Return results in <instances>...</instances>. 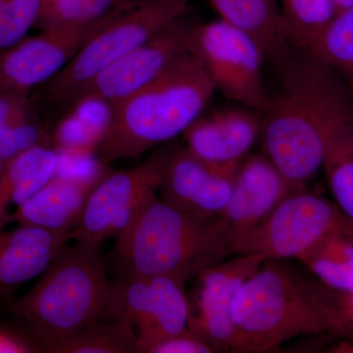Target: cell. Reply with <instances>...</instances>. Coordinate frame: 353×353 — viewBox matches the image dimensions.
Masks as SVG:
<instances>
[{"label": "cell", "instance_id": "cell-1", "mask_svg": "<svg viewBox=\"0 0 353 353\" xmlns=\"http://www.w3.org/2000/svg\"><path fill=\"white\" fill-rule=\"evenodd\" d=\"M299 50L285 62L277 92L260 112V136L264 154L290 181L306 187L322 169L332 130L353 121V95L345 77Z\"/></svg>", "mask_w": 353, "mask_h": 353}, {"label": "cell", "instance_id": "cell-2", "mask_svg": "<svg viewBox=\"0 0 353 353\" xmlns=\"http://www.w3.org/2000/svg\"><path fill=\"white\" fill-rule=\"evenodd\" d=\"M232 254L221 217L206 219L162 201L158 192L141 202L114 248L120 275H170L189 280Z\"/></svg>", "mask_w": 353, "mask_h": 353}, {"label": "cell", "instance_id": "cell-3", "mask_svg": "<svg viewBox=\"0 0 353 353\" xmlns=\"http://www.w3.org/2000/svg\"><path fill=\"white\" fill-rule=\"evenodd\" d=\"M285 261L265 260L239 292L233 320L240 352H274L299 336L347 328L340 303Z\"/></svg>", "mask_w": 353, "mask_h": 353}, {"label": "cell", "instance_id": "cell-4", "mask_svg": "<svg viewBox=\"0 0 353 353\" xmlns=\"http://www.w3.org/2000/svg\"><path fill=\"white\" fill-rule=\"evenodd\" d=\"M215 92L199 60L185 51L152 82L111 106L99 146L101 161L139 157L183 134Z\"/></svg>", "mask_w": 353, "mask_h": 353}, {"label": "cell", "instance_id": "cell-5", "mask_svg": "<svg viewBox=\"0 0 353 353\" xmlns=\"http://www.w3.org/2000/svg\"><path fill=\"white\" fill-rule=\"evenodd\" d=\"M110 285L101 245H65L11 310L28 325L39 350L103 320Z\"/></svg>", "mask_w": 353, "mask_h": 353}, {"label": "cell", "instance_id": "cell-6", "mask_svg": "<svg viewBox=\"0 0 353 353\" xmlns=\"http://www.w3.org/2000/svg\"><path fill=\"white\" fill-rule=\"evenodd\" d=\"M190 0H139L94 32L48 83L52 101L71 103L83 85L188 12Z\"/></svg>", "mask_w": 353, "mask_h": 353}, {"label": "cell", "instance_id": "cell-7", "mask_svg": "<svg viewBox=\"0 0 353 353\" xmlns=\"http://www.w3.org/2000/svg\"><path fill=\"white\" fill-rule=\"evenodd\" d=\"M347 229L353 223L334 202L304 189L285 199L256 226L231 234V252L299 260L325 236Z\"/></svg>", "mask_w": 353, "mask_h": 353}, {"label": "cell", "instance_id": "cell-8", "mask_svg": "<svg viewBox=\"0 0 353 353\" xmlns=\"http://www.w3.org/2000/svg\"><path fill=\"white\" fill-rule=\"evenodd\" d=\"M189 50L216 90L245 108L263 110L269 94L263 79L265 57L252 37L218 19L192 28Z\"/></svg>", "mask_w": 353, "mask_h": 353}, {"label": "cell", "instance_id": "cell-9", "mask_svg": "<svg viewBox=\"0 0 353 353\" xmlns=\"http://www.w3.org/2000/svg\"><path fill=\"white\" fill-rule=\"evenodd\" d=\"M187 280L170 275H121L111 283L103 320L136 327L141 352L152 341L189 328Z\"/></svg>", "mask_w": 353, "mask_h": 353}, {"label": "cell", "instance_id": "cell-10", "mask_svg": "<svg viewBox=\"0 0 353 353\" xmlns=\"http://www.w3.org/2000/svg\"><path fill=\"white\" fill-rule=\"evenodd\" d=\"M171 150L163 148L136 168L102 178L90 192L71 240L101 245L106 239L119 236L141 202L158 192Z\"/></svg>", "mask_w": 353, "mask_h": 353}, {"label": "cell", "instance_id": "cell-11", "mask_svg": "<svg viewBox=\"0 0 353 353\" xmlns=\"http://www.w3.org/2000/svg\"><path fill=\"white\" fill-rule=\"evenodd\" d=\"M120 12L90 24L46 30L1 51L0 90L27 95L32 88L48 82L75 57L90 36Z\"/></svg>", "mask_w": 353, "mask_h": 353}, {"label": "cell", "instance_id": "cell-12", "mask_svg": "<svg viewBox=\"0 0 353 353\" xmlns=\"http://www.w3.org/2000/svg\"><path fill=\"white\" fill-rule=\"evenodd\" d=\"M266 260L261 255L236 254L199 274L194 310L189 327L203 336L216 352H240L233 309L243 285Z\"/></svg>", "mask_w": 353, "mask_h": 353}, {"label": "cell", "instance_id": "cell-13", "mask_svg": "<svg viewBox=\"0 0 353 353\" xmlns=\"http://www.w3.org/2000/svg\"><path fill=\"white\" fill-rule=\"evenodd\" d=\"M192 28L183 17L172 23L154 38L97 74L78 90L71 103L82 99H97L112 106L130 97L189 50Z\"/></svg>", "mask_w": 353, "mask_h": 353}, {"label": "cell", "instance_id": "cell-14", "mask_svg": "<svg viewBox=\"0 0 353 353\" xmlns=\"http://www.w3.org/2000/svg\"><path fill=\"white\" fill-rule=\"evenodd\" d=\"M238 167L208 163L187 148L172 150L158 196L190 214L206 219L220 217L231 196Z\"/></svg>", "mask_w": 353, "mask_h": 353}, {"label": "cell", "instance_id": "cell-15", "mask_svg": "<svg viewBox=\"0 0 353 353\" xmlns=\"http://www.w3.org/2000/svg\"><path fill=\"white\" fill-rule=\"evenodd\" d=\"M306 187L292 183L264 154L248 155L234 176L231 196L221 219L231 234L252 229L285 199Z\"/></svg>", "mask_w": 353, "mask_h": 353}, {"label": "cell", "instance_id": "cell-16", "mask_svg": "<svg viewBox=\"0 0 353 353\" xmlns=\"http://www.w3.org/2000/svg\"><path fill=\"white\" fill-rule=\"evenodd\" d=\"M248 108L220 109L199 118L185 132L187 148L208 163L238 167L261 132V114Z\"/></svg>", "mask_w": 353, "mask_h": 353}, {"label": "cell", "instance_id": "cell-17", "mask_svg": "<svg viewBox=\"0 0 353 353\" xmlns=\"http://www.w3.org/2000/svg\"><path fill=\"white\" fill-rule=\"evenodd\" d=\"M71 240L70 231L19 225L0 230V294L6 296L46 270Z\"/></svg>", "mask_w": 353, "mask_h": 353}, {"label": "cell", "instance_id": "cell-18", "mask_svg": "<svg viewBox=\"0 0 353 353\" xmlns=\"http://www.w3.org/2000/svg\"><path fill=\"white\" fill-rule=\"evenodd\" d=\"M95 185L54 176L15 212L9 214L7 223L71 232L80 222L88 196Z\"/></svg>", "mask_w": 353, "mask_h": 353}, {"label": "cell", "instance_id": "cell-19", "mask_svg": "<svg viewBox=\"0 0 353 353\" xmlns=\"http://www.w3.org/2000/svg\"><path fill=\"white\" fill-rule=\"evenodd\" d=\"M219 19L252 37L265 58L284 59L290 46L280 0H210Z\"/></svg>", "mask_w": 353, "mask_h": 353}, {"label": "cell", "instance_id": "cell-20", "mask_svg": "<svg viewBox=\"0 0 353 353\" xmlns=\"http://www.w3.org/2000/svg\"><path fill=\"white\" fill-rule=\"evenodd\" d=\"M299 260L329 289L353 292V229L328 234Z\"/></svg>", "mask_w": 353, "mask_h": 353}, {"label": "cell", "instance_id": "cell-21", "mask_svg": "<svg viewBox=\"0 0 353 353\" xmlns=\"http://www.w3.org/2000/svg\"><path fill=\"white\" fill-rule=\"evenodd\" d=\"M323 170L334 203L353 223V121L336 124L330 134Z\"/></svg>", "mask_w": 353, "mask_h": 353}, {"label": "cell", "instance_id": "cell-22", "mask_svg": "<svg viewBox=\"0 0 353 353\" xmlns=\"http://www.w3.org/2000/svg\"><path fill=\"white\" fill-rule=\"evenodd\" d=\"M137 343L138 336L130 325L101 320L39 350L50 353H136Z\"/></svg>", "mask_w": 353, "mask_h": 353}, {"label": "cell", "instance_id": "cell-23", "mask_svg": "<svg viewBox=\"0 0 353 353\" xmlns=\"http://www.w3.org/2000/svg\"><path fill=\"white\" fill-rule=\"evenodd\" d=\"M139 0H43L37 24L41 30L90 24L125 10Z\"/></svg>", "mask_w": 353, "mask_h": 353}, {"label": "cell", "instance_id": "cell-24", "mask_svg": "<svg viewBox=\"0 0 353 353\" xmlns=\"http://www.w3.org/2000/svg\"><path fill=\"white\" fill-rule=\"evenodd\" d=\"M290 46L306 50L336 15L334 0H280Z\"/></svg>", "mask_w": 353, "mask_h": 353}, {"label": "cell", "instance_id": "cell-25", "mask_svg": "<svg viewBox=\"0 0 353 353\" xmlns=\"http://www.w3.org/2000/svg\"><path fill=\"white\" fill-rule=\"evenodd\" d=\"M338 71L345 79L353 77V7L336 14L306 50Z\"/></svg>", "mask_w": 353, "mask_h": 353}, {"label": "cell", "instance_id": "cell-26", "mask_svg": "<svg viewBox=\"0 0 353 353\" xmlns=\"http://www.w3.org/2000/svg\"><path fill=\"white\" fill-rule=\"evenodd\" d=\"M43 0H7L0 15V52L15 46L37 24Z\"/></svg>", "mask_w": 353, "mask_h": 353}, {"label": "cell", "instance_id": "cell-27", "mask_svg": "<svg viewBox=\"0 0 353 353\" xmlns=\"http://www.w3.org/2000/svg\"><path fill=\"white\" fill-rule=\"evenodd\" d=\"M141 353H211L215 348L190 327L182 333L165 336L141 348Z\"/></svg>", "mask_w": 353, "mask_h": 353}, {"label": "cell", "instance_id": "cell-28", "mask_svg": "<svg viewBox=\"0 0 353 353\" xmlns=\"http://www.w3.org/2000/svg\"><path fill=\"white\" fill-rule=\"evenodd\" d=\"M29 117L26 95L0 90V128L14 126Z\"/></svg>", "mask_w": 353, "mask_h": 353}, {"label": "cell", "instance_id": "cell-29", "mask_svg": "<svg viewBox=\"0 0 353 353\" xmlns=\"http://www.w3.org/2000/svg\"><path fill=\"white\" fill-rule=\"evenodd\" d=\"M36 347L13 334L0 331V353L34 352Z\"/></svg>", "mask_w": 353, "mask_h": 353}, {"label": "cell", "instance_id": "cell-30", "mask_svg": "<svg viewBox=\"0 0 353 353\" xmlns=\"http://www.w3.org/2000/svg\"><path fill=\"white\" fill-rule=\"evenodd\" d=\"M343 299L340 301L341 312L345 317L347 326H353V292L343 294Z\"/></svg>", "mask_w": 353, "mask_h": 353}, {"label": "cell", "instance_id": "cell-31", "mask_svg": "<svg viewBox=\"0 0 353 353\" xmlns=\"http://www.w3.org/2000/svg\"><path fill=\"white\" fill-rule=\"evenodd\" d=\"M334 6H336V14H338L341 11L352 8L353 0H334Z\"/></svg>", "mask_w": 353, "mask_h": 353}, {"label": "cell", "instance_id": "cell-32", "mask_svg": "<svg viewBox=\"0 0 353 353\" xmlns=\"http://www.w3.org/2000/svg\"><path fill=\"white\" fill-rule=\"evenodd\" d=\"M6 2L7 0H0V15H1L2 11L6 6Z\"/></svg>", "mask_w": 353, "mask_h": 353}, {"label": "cell", "instance_id": "cell-33", "mask_svg": "<svg viewBox=\"0 0 353 353\" xmlns=\"http://www.w3.org/2000/svg\"><path fill=\"white\" fill-rule=\"evenodd\" d=\"M347 82L350 83V90H352L353 95V77H352V78L347 79Z\"/></svg>", "mask_w": 353, "mask_h": 353}]
</instances>
